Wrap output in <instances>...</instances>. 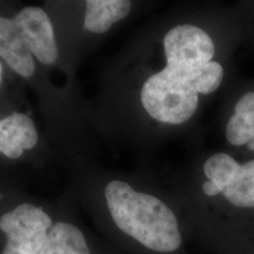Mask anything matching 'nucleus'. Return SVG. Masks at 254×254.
I'll return each mask as SVG.
<instances>
[{"label":"nucleus","instance_id":"10","mask_svg":"<svg viewBox=\"0 0 254 254\" xmlns=\"http://www.w3.org/2000/svg\"><path fill=\"white\" fill-rule=\"evenodd\" d=\"M225 134L230 144H247L250 150H254V92H247L238 101Z\"/></svg>","mask_w":254,"mask_h":254},{"label":"nucleus","instance_id":"2","mask_svg":"<svg viewBox=\"0 0 254 254\" xmlns=\"http://www.w3.org/2000/svg\"><path fill=\"white\" fill-rule=\"evenodd\" d=\"M140 100L153 119L180 125L195 113L199 93L190 79L165 67L144 82Z\"/></svg>","mask_w":254,"mask_h":254},{"label":"nucleus","instance_id":"4","mask_svg":"<svg viewBox=\"0 0 254 254\" xmlns=\"http://www.w3.org/2000/svg\"><path fill=\"white\" fill-rule=\"evenodd\" d=\"M53 221L41 207L23 202L0 215L6 243L0 254H39Z\"/></svg>","mask_w":254,"mask_h":254},{"label":"nucleus","instance_id":"12","mask_svg":"<svg viewBox=\"0 0 254 254\" xmlns=\"http://www.w3.org/2000/svg\"><path fill=\"white\" fill-rule=\"evenodd\" d=\"M202 190H204L205 194L208 196H214L219 194L218 190L215 189V186L211 182H208V180L202 184Z\"/></svg>","mask_w":254,"mask_h":254},{"label":"nucleus","instance_id":"6","mask_svg":"<svg viewBox=\"0 0 254 254\" xmlns=\"http://www.w3.org/2000/svg\"><path fill=\"white\" fill-rule=\"evenodd\" d=\"M38 144V132L33 120L26 114L12 113L0 120V153L18 159L24 151Z\"/></svg>","mask_w":254,"mask_h":254},{"label":"nucleus","instance_id":"9","mask_svg":"<svg viewBox=\"0 0 254 254\" xmlns=\"http://www.w3.org/2000/svg\"><path fill=\"white\" fill-rule=\"evenodd\" d=\"M39 254H91L84 233L69 222L53 224Z\"/></svg>","mask_w":254,"mask_h":254},{"label":"nucleus","instance_id":"1","mask_svg":"<svg viewBox=\"0 0 254 254\" xmlns=\"http://www.w3.org/2000/svg\"><path fill=\"white\" fill-rule=\"evenodd\" d=\"M105 199L117 227L146 249L170 253L182 245L176 214L157 196L112 180L105 187Z\"/></svg>","mask_w":254,"mask_h":254},{"label":"nucleus","instance_id":"5","mask_svg":"<svg viewBox=\"0 0 254 254\" xmlns=\"http://www.w3.org/2000/svg\"><path fill=\"white\" fill-rule=\"evenodd\" d=\"M13 20L32 56L45 65L55 64L59 52L49 14L38 6H27L15 14Z\"/></svg>","mask_w":254,"mask_h":254},{"label":"nucleus","instance_id":"11","mask_svg":"<svg viewBox=\"0 0 254 254\" xmlns=\"http://www.w3.org/2000/svg\"><path fill=\"white\" fill-rule=\"evenodd\" d=\"M222 194L237 207L254 208V160L238 163Z\"/></svg>","mask_w":254,"mask_h":254},{"label":"nucleus","instance_id":"3","mask_svg":"<svg viewBox=\"0 0 254 254\" xmlns=\"http://www.w3.org/2000/svg\"><path fill=\"white\" fill-rule=\"evenodd\" d=\"M164 50L166 67L190 79L196 90L200 73L213 62L215 47L211 37L194 25H178L164 37Z\"/></svg>","mask_w":254,"mask_h":254},{"label":"nucleus","instance_id":"13","mask_svg":"<svg viewBox=\"0 0 254 254\" xmlns=\"http://www.w3.org/2000/svg\"><path fill=\"white\" fill-rule=\"evenodd\" d=\"M1 79H2V65L0 63V84H1Z\"/></svg>","mask_w":254,"mask_h":254},{"label":"nucleus","instance_id":"8","mask_svg":"<svg viewBox=\"0 0 254 254\" xmlns=\"http://www.w3.org/2000/svg\"><path fill=\"white\" fill-rule=\"evenodd\" d=\"M84 27L93 33H105L114 23L123 20L131 12L128 0H88Z\"/></svg>","mask_w":254,"mask_h":254},{"label":"nucleus","instance_id":"7","mask_svg":"<svg viewBox=\"0 0 254 254\" xmlns=\"http://www.w3.org/2000/svg\"><path fill=\"white\" fill-rule=\"evenodd\" d=\"M0 57L8 67L24 78H31L36 71V64L25 44L13 18L0 15Z\"/></svg>","mask_w":254,"mask_h":254}]
</instances>
